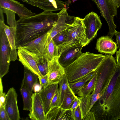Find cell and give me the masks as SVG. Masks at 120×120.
<instances>
[{"instance_id": "cell-21", "label": "cell", "mask_w": 120, "mask_h": 120, "mask_svg": "<svg viewBox=\"0 0 120 120\" xmlns=\"http://www.w3.org/2000/svg\"><path fill=\"white\" fill-rule=\"evenodd\" d=\"M58 48L52 39L45 45L43 57L48 61L59 56Z\"/></svg>"}, {"instance_id": "cell-27", "label": "cell", "mask_w": 120, "mask_h": 120, "mask_svg": "<svg viewBox=\"0 0 120 120\" xmlns=\"http://www.w3.org/2000/svg\"><path fill=\"white\" fill-rule=\"evenodd\" d=\"M59 84V105L60 107L62 104L66 91L70 86L69 83L66 73Z\"/></svg>"}, {"instance_id": "cell-44", "label": "cell", "mask_w": 120, "mask_h": 120, "mask_svg": "<svg viewBox=\"0 0 120 120\" xmlns=\"http://www.w3.org/2000/svg\"><path fill=\"white\" fill-rule=\"evenodd\" d=\"M67 1L69 5L71 4V3L70 0H68Z\"/></svg>"}, {"instance_id": "cell-26", "label": "cell", "mask_w": 120, "mask_h": 120, "mask_svg": "<svg viewBox=\"0 0 120 120\" xmlns=\"http://www.w3.org/2000/svg\"><path fill=\"white\" fill-rule=\"evenodd\" d=\"M77 97L69 86L66 91L62 104L60 107L64 109H69Z\"/></svg>"}, {"instance_id": "cell-43", "label": "cell", "mask_w": 120, "mask_h": 120, "mask_svg": "<svg viewBox=\"0 0 120 120\" xmlns=\"http://www.w3.org/2000/svg\"><path fill=\"white\" fill-rule=\"evenodd\" d=\"M4 13L3 8L0 7V21H2L4 22Z\"/></svg>"}, {"instance_id": "cell-41", "label": "cell", "mask_w": 120, "mask_h": 120, "mask_svg": "<svg viewBox=\"0 0 120 120\" xmlns=\"http://www.w3.org/2000/svg\"><path fill=\"white\" fill-rule=\"evenodd\" d=\"M119 50H120V32L116 31L115 34Z\"/></svg>"}, {"instance_id": "cell-22", "label": "cell", "mask_w": 120, "mask_h": 120, "mask_svg": "<svg viewBox=\"0 0 120 120\" xmlns=\"http://www.w3.org/2000/svg\"><path fill=\"white\" fill-rule=\"evenodd\" d=\"M92 94L90 93L85 96L79 97L80 106L82 120H84L87 115L90 111Z\"/></svg>"}, {"instance_id": "cell-48", "label": "cell", "mask_w": 120, "mask_h": 120, "mask_svg": "<svg viewBox=\"0 0 120 120\" xmlns=\"http://www.w3.org/2000/svg\"></svg>"}, {"instance_id": "cell-39", "label": "cell", "mask_w": 120, "mask_h": 120, "mask_svg": "<svg viewBox=\"0 0 120 120\" xmlns=\"http://www.w3.org/2000/svg\"><path fill=\"white\" fill-rule=\"evenodd\" d=\"M84 120H96L94 112L92 111H90L87 113Z\"/></svg>"}, {"instance_id": "cell-14", "label": "cell", "mask_w": 120, "mask_h": 120, "mask_svg": "<svg viewBox=\"0 0 120 120\" xmlns=\"http://www.w3.org/2000/svg\"><path fill=\"white\" fill-rule=\"evenodd\" d=\"M0 7L14 12L19 15L20 19L28 17L37 14L15 0H0Z\"/></svg>"}, {"instance_id": "cell-20", "label": "cell", "mask_w": 120, "mask_h": 120, "mask_svg": "<svg viewBox=\"0 0 120 120\" xmlns=\"http://www.w3.org/2000/svg\"><path fill=\"white\" fill-rule=\"evenodd\" d=\"M38 76L24 67V76L22 84L27 90L32 94L35 85L38 83Z\"/></svg>"}, {"instance_id": "cell-7", "label": "cell", "mask_w": 120, "mask_h": 120, "mask_svg": "<svg viewBox=\"0 0 120 120\" xmlns=\"http://www.w3.org/2000/svg\"><path fill=\"white\" fill-rule=\"evenodd\" d=\"M0 78L8 73L10 64L11 49L4 30L0 23Z\"/></svg>"}, {"instance_id": "cell-12", "label": "cell", "mask_w": 120, "mask_h": 120, "mask_svg": "<svg viewBox=\"0 0 120 120\" xmlns=\"http://www.w3.org/2000/svg\"><path fill=\"white\" fill-rule=\"evenodd\" d=\"M23 2L39 8L44 11H55L68 8L67 2L59 0H23Z\"/></svg>"}, {"instance_id": "cell-3", "label": "cell", "mask_w": 120, "mask_h": 120, "mask_svg": "<svg viewBox=\"0 0 120 120\" xmlns=\"http://www.w3.org/2000/svg\"><path fill=\"white\" fill-rule=\"evenodd\" d=\"M105 56L89 52L82 53L75 61L65 68L69 83L77 81L94 71Z\"/></svg>"}, {"instance_id": "cell-34", "label": "cell", "mask_w": 120, "mask_h": 120, "mask_svg": "<svg viewBox=\"0 0 120 120\" xmlns=\"http://www.w3.org/2000/svg\"><path fill=\"white\" fill-rule=\"evenodd\" d=\"M71 112L72 120H82L79 105Z\"/></svg>"}, {"instance_id": "cell-30", "label": "cell", "mask_w": 120, "mask_h": 120, "mask_svg": "<svg viewBox=\"0 0 120 120\" xmlns=\"http://www.w3.org/2000/svg\"><path fill=\"white\" fill-rule=\"evenodd\" d=\"M67 36V34L66 29L57 34L52 39L58 47L65 42Z\"/></svg>"}, {"instance_id": "cell-11", "label": "cell", "mask_w": 120, "mask_h": 120, "mask_svg": "<svg viewBox=\"0 0 120 120\" xmlns=\"http://www.w3.org/2000/svg\"><path fill=\"white\" fill-rule=\"evenodd\" d=\"M59 56L48 61L47 74L49 85L59 83L65 74V68L59 63Z\"/></svg>"}, {"instance_id": "cell-5", "label": "cell", "mask_w": 120, "mask_h": 120, "mask_svg": "<svg viewBox=\"0 0 120 120\" xmlns=\"http://www.w3.org/2000/svg\"><path fill=\"white\" fill-rule=\"evenodd\" d=\"M67 36L65 42L58 46L59 53L68 47L77 44L85 46L87 45L85 27L81 18L75 17L73 21L69 24L66 29Z\"/></svg>"}, {"instance_id": "cell-38", "label": "cell", "mask_w": 120, "mask_h": 120, "mask_svg": "<svg viewBox=\"0 0 120 120\" xmlns=\"http://www.w3.org/2000/svg\"><path fill=\"white\" fill-rule=\"evenodd\" d=\"M79 104L80 100L79 98L77 97L75 99L71 107L69 110L72 111L76 108Z\"/></svg>"}, {"instance_id": "cell-10", "label": "cell", "mask_w": 120, "mask_h": 120, "mask_svg": "<svg viewBox=\"0 0 120 120\" xmlns=\"http://www.w3.org/2000/svg\"><path fill=\"white\" fill-rule=\"evenodd\" d=\"M6 94L5 109L10 120L21 119L17 104L18 95L13 87L10 88Z\"/></svg>"}, {"instance_id": "cell-18", "label": "cell", "mask_w": 120, "mask_h": 120, "mask_svg": "<svg viewBox=\"0 0 120 120\" xmlns=\"http://www.w3.org/2000/svg\"><path fill=\"white\" fill-rule=\"evenodd\" d=\"M59 84H48L42 88L39 93L43 103L45 114L49 111L52 100L58 89Z\"/></svg>"}, {"instance_id": "cell-35", "label": "cell", "mask_w": 120, "mask_h": 120, "mask_svg": "<svg viewBox=\"0 0 120 120\" xmlns=\"http://www.w3.org/2000/svg\"><path fill=\"white\" fill-rule=\"evenodd\" d=\"M59 89L57 90L51 101L49 110L59 105Z\"/></svg>"}, {"instance_id": "cell-28", "label": "cell", "mask_w": 120, "mask_h": 120, "mask_svg": "<svg viewBox=\"0 0 120 120\" xmlns=\"http://www.w3.org/2000/svg\"><path fill=\"white\" fill-rule=\"evenodd\" d=\"M31 53L37 63L38 69L41 75L43 76L47 75L48 72V63L49 61L43 57H40L35 54Z\"/></svg>"}, {"instance_id": "cell-9", "label": "cell", "mask_w": 120, "mask_h": 120, "mask_svg": "<svg viewBox=\"0 0 120 120\" xmlns=\"http://www.w3.org/2000/svg\"><path fill=\"white\" fill-rule=\"evenodd\" d=\"M84 46L81 44H76L67 47L59 53V62L65 68L75 61L82 54Z\"/></svg>"}, {"instance_id": "cell-1", "label": "cell", "mask_w": 120, "mask_h": 120, "mask_svg": "<svg viewBox=\"0 0 120 120\" xmlns=\"http://www.w3.org/2000/svg\"><path fill=\"white\" fill-rule=\"evenodd\" d=\"M58 17L57 13L44 11L34 16L20 18L16 21L17 49L47 33L56 23Z\"/></svg>"}, {"instance_id": "cell-25", "label": "cell", "mask_w": 120, "mask_h": 120, "mask_svg": "<svg viewBox=\"0 0 120 120\" xmlns=\"http://www.w3.org/2000/svg\"><path fill=\"white\" fill-rule=\"evenodd\" d=\"M20 91L23 101V110L30 111L32 105L31 96L32 94L22 84Z\"/></svg>"}, {"instance_id": "cell-32", "label": "cell", "mask_w": 120, "mask_h": 120, "mask_svg": "<svg viewBox=\"0 0 120 120\" xmlns=\"http://www.w3.org/2000/svg\"><path fill=\"white\" fill-rule=\"evenodd\" d=\"M57 120H72L71 111L61 108Z\"/></svg>"}, {"instance_id": "cell-29", "label": "cell", "mask_w": 120, "mask_h": 120, "mask_svg": "<svg viewBox=\"0 0 120 120\" xmlns=\"http://www.w3.org/2000/svg\"><path fill=\"white\" fill-rule=\"evenodd\" d=\"M3 12L6 14L7 18V23L9 26L16 27V21L15 17V13L10 10L3 8Z\"/></svg>"}, {"instance_id": "cell-4", "label": "cell", "mask_w": 120, "mask_h": 120, "mask_svg": "<svg viewBox=\"0 0 120 120\" xmlns=\"http://www.w3.org/2000/svg\"><path fill=\"white\" fill-rule=\"evenodd\" d=\"M117 64L116 60L112 55L107 54L95 70L97 73V78L95 89L91 94L90 111L108 86Z\"/></svg>"}, {"instance_id": "cell-47", "label": "cell", "mask_w": 120, "mask_h": 120, "mask_svg": "<svg viewBox=\"0 0 120 120\" xmlns=\"http://www.w3.org/2000/svg\"></svg>"}, {"instance_id": "cell-37", "label": "cell", "mask_w": 120, "mask_h": 120, "mask_svg": "<svg viewBox=\"0 0 120 120\" xmlns=\"http://www.w3.org/2000/svg\"><path fill=\"white\" fill-rule=\"evenodd\" d=\"M38 77L39 83L42 88L46 86L49 84L48 77L47 74L42 77L38 76Z\"/></svg>"}, {"instance_id": "cell-17", "label": "cell", "mask_w": 120, "mask_h": 120, "mask_svg": "<svg viewBox=\"0 0 120 120\" xmlns=\"http://www.w3.org/2000/svg\"><path fill=\"white\" fill-rule=\"evenodd\" d=\"M48 36V32L38 38L28 42L23 46L31 53L43 57Z\"/></svg>"}, {"instance_id": "cell-15", "label": "cell", "mask_w": 120, "mask_h": 120, "mask_svg": "<svg viewBox=\"0 0 120 120\" xmlns=\"http://www.w3.org/2000/svg\"><path fill=\"white\" fill-rule=\"evenodd\" d=\"M32 105L28 116L32 120H46L43 104L39 93H34L31 96Z\"/></svg>"}, {"instance_id": "cell-8", "label": "cell", "mask_w": 120, "mask_h": 120, "mask_svg": "<svg viewBox=\"0 0 120 120\" xmlns=\"http://www.w3.org/2000/svg\"><path fill=\"white\" fill-rule=\"evenodd\" d=\"M82 22L85 27L87 45L96 36L102 24L100 17L98 14L91 11L86 15Z\"/></svg>"}, {"instance_id": "cell-13", "label": "cell", "mask_w": 120, "mask_h": 120, "mask_svg": "<svg viewBox=\"0 0 120 120\" xmlns=\"http://www.w3.org/2000/svg\"><path fill=\"white\" fill-rule=\"evenodd\" d=\"M17 55L19 60L29 70L38 76L42 77L38 69L37 63L31 52L21 46L17 48Z\"/></svg>"}, {"instance_id": "cell-23", "label": "cell", "mask_w": 120, "mask_h": 120, "mask_svg": "<svg viewBox=\"0 0 120 120\" xmlns=\"http://www.w3.org/2000/svg\"><path fill=\"white\" fill-rule=\"evenodd\" d=\"M95 71L96 73L92 78L86 83L77 93L78 96L81 97L85 96L94 91L97 78V73Z\"/></svg>"}, {"instance_id": "cell-2", "label": "cell", "mask_w": 120, "mask_h": 120, "mask_svg": "<svg viewBox=\"0 0 120 120\" xmlns=\"http://www.w3.org/2000/svg\"><path fill=\"white\" fill-rule=\"evenodd\" d=\"M116 70L103 94L90 110L96 120H118L120 116V66Z\"/></svg>"}, {"instance_id": "cell-42", "label": "cell", "mask_w": 120, "mask_h": 120, "mask_svg": "<svg viewBox=\"0 0 120 120\" xmlns=\"http://www.w3.org/2000/svg\"><path fill=\"white\" fill-rule=\"evenodd\" d=\"M116 52V63L120 66V50L117 51Z\"/></svg>"}, {"instance_id": "cell-36", "label": "cell", "mask_w": 120, "mask_h": 120, "mask_svg": "<svg viewBox=\"0 0 120 120\" xmlns=\"http://www.w3.org/2000/svg\"><path fill=\"white\" fill-rule=\"evenodd\" d=\"M0 120H10L4 106L0 107Z\"/></svg>"}, {"instance_id": "cell-40", "label": "cell", "mask_w": 120, "mask_h": 120, "mask_svg": "<svg viewBox=\"0 0 120 120\" xmlns=\"http://www.w3.org/2000/svg\"><path fill=\"white\" fill-rule=\"evenodd\" d=\"M42 88L40 83H37L34 85L33 90H34V93H39Z\"/></svg>"}, {"instance_id": "cell-33", "label": "cell", "mask_w": 120, "mask_h": 120, "mask_svg": "<svg viewBox=\"0 0 120 120\" xmlns=\"http://www.w3.org/2000/svg\"><path fill=\"white\" fill-rule=\"evenodd\" d=\"M6 94L3 91L2 78H0V107L4 106Z\"/></svg>"}, {"instance_id": "cell-46", "label": "cell", "mask_w": 120, "mask_h": 120, "mask_svg": "<svg viewBox=\"0 0 120 120\" xmlns=\"http://www.w3.org/2000/svg\"><path fill=\"white\" fill-rule=\"evenodd\" d=\"M21 0V1H23V0Z\"/></svg>"}, {"instance_id": "cell-45", "label": "cell", "mask_w": 120, "mask_h": 120, "mask_svg": "<svg viewBox=\"0 0 120 120\" xmlns=\"http://www.w3.org/2000/svg\"><path fill=\"white\" fill-rule=\"evenodd\" d=\"M77 0H72V1L74 3L75 1H77Z\"/></svg>"}, {"instance_id": "cell-24", "label": "cell", "mask_w": 120, "mask_h": 120, "mask_svg": "<svg viewBox=\"0 0 120 120\" xmlns=\"http://www.w3.org/2000/svg\"><path fill=\"white\" fill-rule=\"evenodd\" d=\"M95 73V71L77 81L69 83L70 87L74 93L76 94L82 86L92 78Z\"/></svg>"}, {"instance_id": "cell-19", "label": "cell", "mask_w": 120, "mask_h": 120, "mask_svg": "<svg viewBox=\"0 0 120 120\" xmlns=\"http://www.w3.org/2000/svg\"><path fill=\"white\" fill-rule=\"evenodd\" d=\"M0 23L2 24L4 30L11 49L10 61H15L18 59L15 42L16 27L8 26L2 21H0Z\"/></svg>"}, {"instance_id": "cell-16", "label": "cell", "mask_w": 120, "mask_h": 120, "mask_svg": "<svg viewBox=\"0 0 120 120\" xmlns=\"http://www.w3.org/2000/svg\"><path fill=\"white\" fill-rule=\"evenodd\" d=\"M112 38L108 35L99 38L97 40L96 49L101 53L114 54L117 51L118 46Z\"/></svg>"}, {"instance_id": "cell-6", "label": "cell", "mask_w": 120, "mask_h": 120, "mask_svg": "<svg viewBox=\"0 0 120 120\" xmlns=\"http://www.w3.org/2000/svg\"><path fill=\"white\" fill-rule=\"evenodd\" d=\"M97 5L101 16L107 22L109 28L108 35L112 38L116 31L114 18L120 7V0H92Z\"/></svg>"}, {"instance_id": "cell-31", "label": "cell", "mask_w": 120, "mask_h": 120, "mask_svg": "<svg viewBox=\"0 0 120 120\" xmlns=\"http://www.w3.org/2000/svg\"><path fill=\"white\" fill-rule=\"evenodd\" d=\"M61 109L60 107L57 106L49 110L46 114V120H57Z\"/></svg>"}]
</instances>
